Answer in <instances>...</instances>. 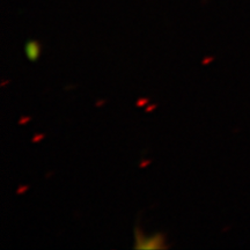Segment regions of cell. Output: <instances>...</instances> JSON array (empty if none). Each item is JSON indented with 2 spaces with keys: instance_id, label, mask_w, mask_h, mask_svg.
I'll list each match as a JSON object with an SVG mask.
<instances>
[{
  "instance_id": "6da1fadb",
  "label": "cell",
  "mask_w": 250,
  "mask_h": 250,
  "mask_svg": "<svg viewBox=\"0 0 250 250\" xmlns=\"http://www.w3.org/2000/svg\"><path fill=\"white\" fill-rule=\"evenodd\" d=\"M134 236H136V249H162L166 248L164 244V237L163 234L156 233L149 239H145L140 231H138V228H134Z\"/></svg>"
},
{
  "instance_id": "277c9868",
  "label": "cell",
  "mask_w": 250,
  "mask_h": 250,
  "mask_svg": "<svg viewBox=\"0 0 250 250\" xmlns=\"http://www.w3.org/2000/svg\"><path fill=\"white\" fill-rule=\"evenodd\" d=\"M149 103V100L148 99H139L137 101V107H143L145 104H148Z\"/></svg>"
},
{
  "instance_id": "ba28073f",
  "label": "cell",
  "mask_w": 250,
  "mask_h": 250,
  "mask_svg": "<svg viewBox=\"0 0 250 250\" xmlns=\"http://www.w3.org/2000/svg\"><path fill=\"white\" fill-rule=\"evenodd\" d=\"M212 60H213V57H208V58H206V59H204V60H203V64L206 65L207 63H210V61H212Z\"/></svg>"
},
{
  "instance_id": "8992f818",
  "label": "cell",
  "mask_w": 250,
  "mask_h": 250,
  "mask_svg": "<svg viewBox=\"0 0 250 250\" xmlns=\"http://www.w3.org/2000/svg\"><path fill=\"white\" fill-rule=\"evenodd\" d=\"M26 190H28V186H27V185H24V186H21V188H19V189H18V191H16V192H18V195H21V193H22V192H24V191H26Z\"/></svg>"
},
{
  "instance_id": "5b68a950",
  "label": "cell",
  "mask_w": 250,
  "mask_h": 250,
  "mask_svg": "<svg viewBox=\"0 0 250 250\" xmlns=\"http://www.w3.org/2000/svg\"><path fill=\"white\" fill-rule=\"evenodd\" d=\"M30 121V117H28V116H26V117H22L21 119L19 121V124L20 125H23V124H27L28 122Z\"/></svg>"
},
{
  "instance_id": "9c48e42d",
  "label": "cell",
  "mask_w": 250,
  "mask_h": 250,
  "mask_svg": "<svg viewBox=\"0 0 250 250\" xmlns=\"http://www.w3.org/2000/svg\"><path fill=\"white\" fill-rule=\"evenodd\" d=\"M147 164H149V160H146V161H144V162H141L140 163V166L139 167H141V168H144L145 166H147Z\"/></svg>"
},
{
  "instance_id": "8fae6325",
  "label": "cell",
  "mask_w": 250,
  "mask_h": 250,
  "mask_svg": "<svg viewBox=\"0 0 250 250\" xmlns=\"http://www.w3.org/2000/svg\"><path fill=\"white\" fill-rule=\"evenodd\" d=\"M6 83H8V81H4V82L1 83V86H5V85H6Z\"/></svg>"
},
{
  "instance_id": "3957f363",
  "label": "cell",
  "mask_w": 250,
  "mask_h": 250,
  "mask_svg": "<svg viewBox=\"0 0 250 250\" xmlns=\"http://www.w3.org/2000/svg\"><path fill=\"white\" fill-rule=\"evenodd\" d=\"M44 134H43V133H38V134H35L34 136V138H33V139H31V141H33V143H38V141H41L42 139H44Z\"/></svg>"
},
{
  "instance_id": "30bf717a",
  "label": "cell",
  "mask_w": 250,
  "mask_h": 250,
  "mask_svg": "<svg viewBox=\"0 0 250 250\" xmlns=\"http://www.w3.org/2000/svg\"><path fill=\"white\" fill-rule=\"evenodd\" d=\"M101 104H103V101H99V103H96V106H97V107L101 106Z\"/></svg>"
},
{
  "instance_id": "7a4b0ae2",
  "label": "cell",
  "mask_w": 250,
  "mask_h": 250,
  "mask_svg": "<svg viewBox=\"0 0 250 250\" xmlns=\"http://www.w3.org/2000/svg\"><path fill=\"white\" fill-rule=\"evenodd\" d=\"M41 44L36 39H29L26 43V56L30 61H36L39 58Z\"/></svg>"
},
{
  "instance_id": "52a82bcc",
  "label": "cell",
  "mask_w": 250,
  "mask_h": 250,
  "mask_svg": "<svg viewBox=\"0 0 250 250\" xmlns=\"http://www.w3.org/2000/svg\"><path fill=\"white\" fill-rule=\"evenodd\" d=\"M155 108H156L155 104H152V106H149V107H147V108H146V111H147V112H151L152 110L155 109Z\"/></svg>"
}]
</instances>
